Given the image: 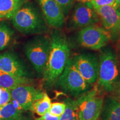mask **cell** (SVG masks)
Masks as SVG:
<instances>
[{"label":"cell","instance_id":"cell-15","mask_svg":"<svg viewBox=\"0 0 120 120\" xmlns=\"http://www.w3.org/2000/svg\"><path fill=\"white\" fill-rule=\"evenodd\" d=\"M31 78L19 77L0 71V87L11 90L22 85H30Z\"/></svg>","mask_w":120,"mask_h":120},{"label":"cell","instance_id":"cell-20","mask_svg":"<svg viewBox=\"0 0 120 120\" xmlns=\"http://www.w3.org/2000/svg\"><path fill=\"white\" fill-rule=\"evenodd\" d=\"M51 100L46 93H44L42 98L35 101L33 103V109L38 116H42L49 111L51 106Z\"/></svg>","mask_w":120,"mask_h":120},{"label":"cell","instance_id":"cell-2","mask_svg":"<svg viewBox=\"0 0 120 120\" xmlns=\"http://www.w3.org/2000/svg\"><path fill=\"white\" fill-rule=\"evenodd\" d=\"M13 27L25 35L45 34L49 31V26L39 4L34 1L24 4L11 18Z\"/></svg>","mask_w":120,"mask_h":120},{"label":"cell","instance_id":"cell-5","mask_svg":"<svg viewBox=\"0 0 120 120\" xmlns=\"http://www.w3.org/2000/svg\"><path fill=\"white\" fill-rule=\"evenodd\" d=\"M64 92L77 98L92 89L88 83L75 68L70 58L64 71L57 79L56 83Z\"/></svg>","mask_w":120,"mask_h":120},{"label":"cell","instance_id":"cell-3","mask_svg":"<svg viewBox=\"0 0 120 120\" xmlns=\"http://www.w3.org/2000/svg\"><path fill=\"white\" fill-rule=\"evenodd\" d=\"M100 50L96 87L98 91L111 94L120 82V70L116 51L109 46Z\"/></svg>","mask_w":120,"mask_h":120},{"label":"cell","instance_id":"cell-17","mask_svg":"<svg viewBox=\"0 0 120 120\" xmlns=\"http://www.w3.org/2000/svg\"><path fill=\"white\" fill-rule=\"evenodd\" d=\"M27 0H0V20L11 19Z\"/></svg>","mask_w":120,"mask_h":120},{"label":"cell","instance_id":"cell-18","mask_svg":"<svg viewBox=\"0 0 120 120\" xmlns=\"http://www.w3.org/2000/svg\"><path fill=\"white\" fill-rule=\"evenodd\" d=\"M15 35V30L10 24L4 20H0V51L11 43Z\"/></svg>","mask_w":120,"mask_h":120},{"label":"cell","instance_id":"cell-4","mask_svg":"<svg viewBox=\"0 0 120 120\" xmlns=\"http://www.w3.org/2000/svg\"><path fill=\"white\" fill-rule=\"evenodd\" d=\"M51 46L50 36L37 34L24 45V52L38 77H42Z\"/></svg>","mask_w":120,"mask_h":120},{"label":"cell","instance_id":"cell-30","mask_svg":"<svg viewBox=\"0 0 120 120\" xmlns=\"http://www.w3.org/2000/svg\"><path fill=\"white\" fill-rule=\"evenodd\" d=\"M116 11H117V14L118 16H119V17H120V6L118 7L116 9Z\"/></svg>","mask_w":120,"mask_h":120},{"label":"cell","instance_id":"cell-11","mask_svg":"<svg viewBox=\"0 0 120 120\" xmlns=\"http://www.w3.org/2000/svg\"><path fill=\"white\" fill-rule=\"evenodd\" d=\"M10 91L12 100L26 111H34L33 103L42 98L45 93L30 85L19 86Z\"/></svg>","mask_w":120,"mask_h":120},{"label":"cell","instance_id":"cell-22","mask_svg":"<svg viewBox=\"0 0 120 120\" xmlns=\"http://www.w3.org/2000/svg\"><path fill=\"white\" fill-rule=\"evenodd\" d=\"M66 105L64 102H53L51 103L49 112L55 116L60 117L65 110Z\"/></svg>","mask_w":120,"mask_h":120},{"label":"cell","instance_id":"cell-1","mask_svg":"<svg viewBox=\"0 0 120 120\" xmlns=\"http://www.w3.org/2000/svg\"><path fill=\"white\" fill-rule=\"evenodd\" d=\"M51 46L42 78L46 86L51 87L70 60V47L64 34L60 30H54L50 35Z\"/></svg>","mask_w":120,"mask_h":120},{"label":"cell","instance_id":"cell-16","mask_svg":"<svg viewBox=\"0 0 120 120\" xmlns=\"http://www.w3.org/2000/svg\"><path fill=\"white\" fill-rule=\"evenodd\" d=\"M101 120H120V102L111 96L103 101Z\"/></svg>","mask_w":120,"mask_h":120},{"label":"cell","instance_id":"cell-25","mask_svg":"<svg viewBox=\"0 0 120 120\" xmlns=\"http://www.w3.org/2000/svg\"><path fill=\"white\" fill-rule=\"evenodd\" d=\"M60 117L55 116L49 113V112H47L40 117L36 118L34 120H59Z\"/></svg>","mask_w":120,"mask_h":120},{"label":"cell","instance_id":"cell-19","mask_svg":"<svg viewBox=\"0 0 120 120\" xmlns=\"http://www.w3.org/2000/svg\"><path fill=\"white\" fill-rule=\"evenodd\" d=\"M64 102L66 105L65 110L60 116L59 120H79L77 100L68 97L64 99Z\"/></svg>","mask_w":120,"mask_h":120},{"label":"cell","instance_id":"cell-6","mask_svg":"<svg viewBox=\"0 0 120 120\" xmlns=\"http://www.w3.org/2000/svg\"><path fill=\"white\" fill-rule=\"evenodd\" d=\"M98 93L96 86L86 94L76 98L78 105V120H99L102 111L104 98Z\"/></svg>","mask_w":120,"mask_h":120},{"label":"cell","instance_id":"cell-21","mask_svg":"<svg viewBox=\"0 0 120 120\" xmlns=\"http://www.w3.org/2000/svg\"><path fill=\"white\" fill-rule=\"evenodd\" d=\"M55 1L61 8L66 18L70 14L75 2V0H55Z\"/></svg>","mask_w":120,"mask_h":120},{"label":"cell","instance_id":"cell-26","mask_svg":"<svg viewBox=\"0 0 120 120\" xmlns=\"http://www.w3.org/2000/svg\"><path fill=\"white\" fill-rule=\"evenodd\" d=\"M109 94V96L120 102V82L117 85L113 91Z\"/></svg>","mask_w":120,"mask_h":120},{"label":"cell","instance_id":"cell-28","mask_svg":"<svg viewBox=\"0 0 120 120\" xmlns=\"http://www.w3.org/2000/svg\"><path fill=\"white\" fill-rule=\"evenodd\" d=\"M120 6V0H115V4H114L113 7L115 9H117L118 7Z\"/></svg>","mask_w":120,"mask_h":120},{"label":"cell","instance_id":"cell-7","mask_svg":"<svg viewBox=\"0 0 120 120\" xmlns=\"http://www.w3.org/2000/svg\"><path fill=\"white\" fill-rule=\"evenodd\" d=\"M111 40L110 34L98 25L82 28L77 33L76 41L81 47L92 50H100Z\"/></svg>","mask_w":120,"mask_h":120},{"label":"cell","instance_id":"cell-10","mask_svg":"<svg viewBox=\"0 0 120 120\" xmlns=\"http://www.w3.org/2000/svg\"><path fill=\"white\" fill-rule=\"evenodd\" d=\"M0 71L16 76L31 78L33 72L28 65L14 52L0 53Z\"/></svg>","mask_w":120,"mask_h":120},{"label":"cell","instance_id":"cell-29","mask_svg":"<svg viewBox=\"0 0 120 120\" xmlns=\"http://www.w3.org/2000/svg\"><path fill=\"white\" fill-rule=\"evenodd\" d=\"M78 2H82V3H86V2H90L91 0H75Z\"/></svg>","mask_w":120,"mask_h":120},{"label":"cell","instance_id":"cell-24","mask_svg":"<svg viewBox=\"0 0 120 120\" xmlns=\"http://www.w3.org/2000/svg\"><path fill=\"white\" fill-rule=\"evenodd\" d=\"M115 0H91V4L93 7H101L104 6H112L115 4Z\"/></svg>","mask_w":120,"mask_h":120},{"label":"cell","instance_id":"cell-27","mask_svg":"<svg viewBox=\"0 0 120 120\" xmlns=\"http://www.w3.org/2000/svg\"><path fill=\"white\" fill-rule=\"evenodd\" d=\"M116 51L117 56L118 66H119V68L120 70V39L118 40L117 49V50H116Z\"/></svg>","mask_w":120,"mask_h":120},{"label":"cell","instance_id":"cell-9","mask_svg":"<svg viewBox=\"0 0 120 120\" xmlns=\"http://www.w3.org/2000/svg\"><path fill=\"white\" fill-rule=\"evenodd\" d=\"M75 68L88 83L97 82L98 76V58L94 53H84L71 58Z\"/></svg>","mask_w":120,"mask_h":120},{"label":"cell","instance_id":"cell-23","mask_svg":"<svg viewBox=\"0 0 120 120\" xmlns=\"http://www.w3.org/2000/svg\"><path fill=\"white\" fill-rule=\"evenodd\" d=\"M11 100L10 90L0 87V107L10 102Z\"/></svg>","mask_w":120,"mask_h":120},{"label":"cell","instance_id":"cell-31","mask_svg":"<svg viewBox=\"0 0 120 120\" xmlns=\"http://www.w3.org/2000/svg\"><path fill=\"white\" fill-rule=\"evenodd\" d=\"M0 120H1V119H0Z\"/></svg>","mask_w":120,"mask_h":120},{"label":"cell","instance_id":"cell-8","mask_svg":"<svg viewBox=\"0 0 120 120\" xmlns=\"http://www.w3.org/2000/svg\"><path fill=\"white\" fill-rule=\"evenodd\" d=\"M99 23L98 16L91 2H78L73 9L68 26L72 29L81 30Z\"/></svg>","mask_w":120,"mask_h":120},{"label":"cell","instance_id":"cell-13","mask_svg":"<svg viewBox=\"0 0 120 120\" xmlns=\"http://www.w3.org/2000/svg\"><path fill=\"white\" fill-rule=\"evenodd\" d=\"M49 27L61 30L64 26L66 17L55 0H37Z\"/></svg>","mask_w":120,"mask_h":120},{"label":"cell","instance_id":"cell-12","mask_svg":"<svg viewBox=\"0 0 120 120\" xmlns=\"http://www.w3.org/2000/svg\"><path fill=\"white\" fill-rule=\"evenodd\" d=\"M102 27L110 34L111 40L120 39V17L112 6L94 7Z\"/></svg>","mask_w":120,"mask_h":120},{"label":"cell","instance_id":"cell-14","mask_svg":"<svg viewBox=\"0 0 120 120\" xmlns=\"http://www.w3.org/2000/svg\"><path fill=\"white\" fill-rule=\"evenodd\" d=\"M16 102H10L0 107V119L2 120H32L29 114L26 113Z\"/></svg>","mask_w":120,"mask_h":120}]
</instances>
